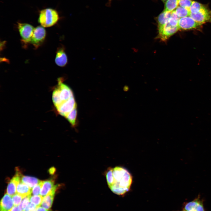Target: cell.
Listing matches in <instances>:
<instances>
[{
    "label": "cell",
    "mask_w": 211,
    "mask_h": 211,
    "mask_svg": "<svg viewBox=\"0 0 211 211\" xmlns=\"http://www.w3.org/2000/svg\"><path fill=\"white\" fill-rule=\"evenodd\" d=\"M106 177L108 185L115 194L122 195L130 190L132 182L130 173L125 168L116 166L107 171Z\"/></svg>",
    "instance_id": "cell-1"
},
{
    "label": "cell",
    "mask_w": 211,
    "mask_h": 211,
    "mask_svg": "<svg viewBox=\"0 0 211 211\" xmlns=\"http://www.w3.org/2000/svg\"><path fill=\"white\" fill-rule=\"evenodd\" d=\"M59 19V15L57 10L47 8L40 11L38 21L44 27H49L56 24Z\"/></svg>",
    "instance_id": "cell-2"
},
{
    "label": "cell",
    "mask_w": 211,
    "mask_h": 211,
    "mask_svg": "<svg viewBox=\"0 0 211 211\" xmlns=\"http://www.w3.org/2000/svg\"><path fill=\"white\" fill-rule=\"evenodd\" d=\"M63 80L62 78L58 79L57 85L54 90L61 101L62 104L74 96L72 90L63 83Z\"/></svg>",
    "instance_id": "cell-3"
},
{
    "label": "cell",
    "mask_w": 211,
    "mask_h": 211,
    "mask_svg": "<svg viewBox=\"0 0 211 211\" xmlns=\"http://www.w3.org/2000/svg\"><path fill=\"white\" fill-rule=\"evenodd\" d=\"M18 28L22 40L25 43H30L34 28L31 25L26 23H18Z\"/></svg>",
    "instance_id": "cell-4"
},
{
    "label": "cell",
    "mask_w": 211,
    "mask_h": 211,
    "mask_svg": "<svg viewBox=\"0 0 211 211\" xmlns=\"http://www.w3.org/2000/svg\"><path fill=\"white\" fill-rule=\"evenodd\" d=\"M203 23L198 22L190 16L180 18L178 26L179 30H188L200 28Z\"/></svg>",
    "instance_id": "cell-5"
},
{
    "label": "cell",
    "mask_w": 211,
    "mask_h": 211,
    "mask_svg": "<svg viewBox=\"0 0 211 211\" xmlns=\"http://www.w3.org/2000/svg\"><path fill=\"white\" fill-rule=\"evenodd\" d=\"M46 36V30L43 27L39 26L34 28L30 43L37 48L44 41Z\"/></svg>",
    "instance_id": "cell-6"
},
{
    "label": "cell",
    "mask_w": 211,
    "mask_h": 211,
    "mask_svg": "<svg viewBox=\"0 0 211 211\" xmlns=\"http://www.w3.org/2000/svg\"><path fill=\"white\" fill-rule=\"evenodd\" d=\"M178 30V26H172L168 22L163 27L158 28V33L157 38L162 41H166Z\"/></svg>",
    "instance_id": "cell-7"
},
{
    "label": "cell",
    "mask_w": 211,
    "mask_h": 211,
    "mask_svg": "<svg viewBox=\"0 0 211 211\" xmlns=\"http://www.w3.org/2000/svg\"><path fill=\"white\" fill-rule=\"evenodd\" d=\"M182 208V210L186 211H206L204 200L199 195L193 200L184 203Z\"/></svg>",
    "instance_id": "cell-8"
},
{
    "label": "cell",
    "mask_w": 211,
    "mask_h": 211,
    "mask_svg": "<svg viewBox=\"0 0 211 211\" xmlns=\"http://www.w3.org/2000/svg\"><path fill=\"white\" fill-rule=\"evenodd\" d=\"M76 106L77 104L73 96L56 109L60 115L66 117Z\"/></svg>",
    "instance_id": "cell-9"
},
{
    "label": "cell",
    "mask_w": 211,
    "mask_h": 211,
    "mask_svg": "<svg viewBox=\"0 0 211 211\" xmlns=\"http://www.w3.org/2000/svg\"><path fill=\"white\" fill-rule=\"evenodd\" d=\"M189 16L198 22L203 23H211V12L206 8L195 13H190Z\"/></svg>",
    "instance_id": "cell-10"
},
{
    "label": "cell",
    "mask_w": 211,
    "mask_h": 211,
    "mask_svg": "<svg viewBox=\"0 0 211 211\" xmlns=\"http://www.w3.org/2000/svg\"><path fill=\"white\" fill-rule=\"evenodd\" d=\"M55 62L57 66L62 67L65 66L68 64V57L63 46H61L57 48Z\"/></svg>",
    "instance_id": "cell-11"
},
{
    "label": "cell",
    "mask_w": 211,
    "mask_h": 211,
    "mask_svg": "<svg viewBox=\"0 0 211 211\" xmlns=\"http://www.w3.org/2000/svg\"><path fill=\"white\" fill-rule=\"evenodd\" d=\"M22 176L19 171H16V175L10 181L6 189L7 193L12 197L16 193V188L18 184L21 181Z\"/></svg>",
    "instance_id": "cell-12"
},
{
    "label": "cell",
    "mask_w": 211,
    "mask_h": 211,
    "mask_svg": "<svg viewBox=\"0 0 211 211\" xmlns=\"http://www.w3.org/2000/svg\"><path fill=\"white\" fill-rule=\"evenodd\" d=\"M59 186V185H55L53 188L43 198L41 206L47 209H49L51 207L55 192Z\"/></svg>",
    "instance_id": "cell-13"
},
{
    "label": "cell",
    "mask_w": 211,
    "mask_h": 211,
    "mask_svg": "<svg viewBox=\"0 0 211 211\" xmlns=\"http://www.w3.org/2000/svg\"><path fill=\"white\" fill-rule=\"evenodd\" d=\"M14 206L11 197L6 193L1 200L0 211H9Z\"/></svg>",
    "instance_id": "cell-14"
},
{
    "label": "cell",
    "mask_w": 211,
    "mask_h": 211,
    "mask_svg": "<svg viewBox=\"0 0 211 211\" xmlns=\"http://www.w3.org/2000/svg\"><path fill=\"white\" fill-rule=\"evenodd\" d=\"M32 189L27 184L21 181L18 184L16 188V193L20 195L23 198L30 195Z\"/></svg>",
    "instance_id": "cell-15"
},
{
    "label": "cell",
    "mask_w": 211,
    "mask_h": 211,
    "mask_svg": "<svg viewBox=\"0 0 211 211\" xmlns=\"http://www.w3.org/2000/svg\"><path fill=\"white\" fill-rule=\"evenodd\" d=\"M54 181L50 179L43 181L40 195L43 198L47 195L54 187Z\"/></svg>",
    "instance_id": "cell-16"
},
{
    "label": "cell",
    "mask_w": 211,
    "mask_h": 211,
    "mask_svg": "<svg viewBox=\"0 0 211 211\" xmlns=\"http://www.w3.org/2000/svg\"><path fill=\"white\" fill-rule=\"evenodd\" d=\"M172 12L163 11L156 18V21L158 23V28L163 27L168 23Z\"/></svg>",
    "instance_id": "cell-17"
},
{
    "label": "cell",
    "mask_w": 211,
    "mask_h": 211,
    "mask_svg": "<svg viewBox=\"0 0 211 211\" xmlns=\"http://www.w3.org/2000/svg\"><path fill=\"white\" fill-rule=\"evenodd\" d=\"M21 181L31 188L41 181L35 177L24 176H21Z\"/></svg>",
    "instance_id": "cell-18"
},
{
    "label": "cell",
    "mask_w": 211,
    "mask_h": 211,
    "mask_svg": "<svg viewBox=\"0 0 211 211\" xmlns=\"http://www.w3.org/2000/svg\"><path fill=\"white\" fill-rule=\"evenodd\" d=\"M179 5V0H167L164 5V11L172 12Z\"/></svg>",
    "instance_id": "cell-19"
},
{
    "label": "cell",
    "mask_w": 211,
    "mask_h": 211,
    "mask_svg": "<svg viewBox=\"0 0 211 211\" xmlns=\"http://www.w3.org/2000/svg\"><path fill=\"white\" fill-rule=\"evenodd\" d=\"M174 11L176 14L180 18L189 16L191 13L189 9L180 6H178Z\"/></svg>",
    "instance_id": "cell-20"
},
{
    "label": "cell",
    "mask_w": 211,
    "mask_h": 211,
    "mask_svg": "<svg viewBox=\"0 0 211 211\" xmlns=\"http://www.w3.org/2000/svg\"><path fill=\"white\" fill-rule=\"evenodd\" d=\"M205 8L204 6L201 4L193 1L189 10L191 13H195Z\"/></svg>",
    "instance_id": "cell-21"
},
{
    "label": "cell",
    "mask_w": 211,
    "mask_h": 211,
    "mask_svg": "<svg viewBox=\"0 0 211 211\" xmlns=\"http://www.w3.org/2000/svg\"><path fill=\"white\" fill-rule=\"evenodd\" d=\"M77 115V106L76 107L65 117L68 122L72 125L75 124Z\"/></svg>",
    "instance_id": "cell-22"
},
{
    "label": "cell",
    "mask_w": 211,
    "mask_h": 211,
    "mask_svg": "<svg viewBox=\"0 0 211 211\" xmlns=\"http://www.w3.org/2000/svg\"><path fill=\"white\" fill-rule=\"evenodd\" d=\"M43 197L40 195H31L30 198V202L37 207L41 206Z\"/></svg>",
    "instance_id": "cell-23"
},
{
    "label": "cell",
    "mask_w": 211,
    "mask_h": 211,
    "mask_svg": "<svg viewBox=\"0 0 211 211\" xmlns=\"http://www.w3.org/2000/svg\"><path fill=\"white\" fill-rule=\"evenodd\" d=\"M180 18L176 14L174 10L172 12L168 23L172 26H178V21Z\"/></svg>",
    "instance_id": "cell-24"
},
{
    "label": "cell",
    "mask_w": 211,
    "mask_h": 211,
    "mask_svg": "<svg viewBox=\"0 0 211 211\" xmlns=\"http://www.w3.org/2000/svg\"><path fill=\"white\" fill-rule=\"evenodd\" d=\"M31 195H29L23 198L20 204L18 206V208L21 211H24L26 207L29 203L30 198Z\"/></svg>",
    "instance_id": "cell-25"
},
{
    "label": "cell",
    "mask_w": 211,
    "mask_h": 211,
    "mask_svg": "<svg viewBox=\"0 0 211 211\" xmlns=\"http://www.w3.org/2000/svg\"><path fill=\"white\" fill-rule=\"evenodd\" d=\"M42 183L43 181H41L39 183L35 186L32 188V194L33 195H40Z\"/></svg>",
    "instance_id": "cell-26"
},
{
    "label": "cell",
    "mask_w": 211,
    "mask_h": 211,
    "mask_svg": "<svg viewBox=\"0 0 211 211\" xmlns=\"http://www.w3.org/2000/svg\"><path fill=\"white\" fill-rule=\"evenodd\" d=\"M193 1L191 0H179V5L181 7L189 9Z\"/></svg>",
    "instance_id": "cell-27"
},
{
    "label": "cell",
    "mask_w": 211,
    "mask_h": 211,
    "mask_svg": "<svg viewBox=\"0 0 211 211\" xmlns=\"http://www.w3.org/2000/svg\"><path fill=\"white\" fill-rule=\"evenodd\" d=\"M14 205L18 206L21 203L23 198L21 196L16 193L11 197Z\"/></svg>",
    "instance_id": "cell-28"
},
{
    "label": "cell",
    "mask_w": 211,
    "mask_h": 211,
    "mask_svg": "<svg viewBox=\"0 0 211 211\" xmlns=\"http://www.w3.org/2000/svg\"><path fill=\"white\" fill-rule=\"evenodd\" d=\"M37 207L35 205L30 202L24 211H34Z\"/></svg>",
    "instance_id": "cell-29"
},
{
    "label": "cell",
    "mask_w": 211,
    "mask_h": 211,
    "mask_svg": "<svg viewBox=\"0 0 211 211\" xmlns=\"http://www.w3.org/2000/svg\"><path fill=\"white\" fill-rule=\"evenodd\" d=\"M34 211H50L49 209H46L42 206L37 207Z\"/></svg>",
    "instance_id": "cell-30"
},
{
    "label": "cell",
    "mask_w": 211,
    "mask_h": 211,
    "mask_svg": "<svg viewBox=\"0 0 211 211\" xmlns=\"http://www.w3.org/2000/svg\"><path fill=\"white\" fill-rule=\"evenodd\" d=\"M56 171V169L54 167H52L50 168L49 170V173L51 174H53Z\"/></svg>",
    "instance_id": "cell-31"
},
{
    "label": "cell",
    "mask_w": 211,
    "mask_h": 211,
    "mask_svg": "<svg viewBox=\"0 0 211 211\" xmlns=\"http://www.w3.org/2000/svg\"><path fill=\"white\" fill-rule=\"evenodd\" d=\"M9 211H21L18 208V206L14 205Z\"/></svg>",
    "instance_id": "cell-32"
},
{
    "label": "cell",
    "mask_w": 211,
    "mask_h": 211,
    "mask_svg": "<svg viewBox=\"0 0 211 211\" xmlns=\"http://www.w3.org/2000/svg\"><path fill=\"white\" fill-rule=\"evenodd\" d=\"M112 0H108V2L107 3V4H106V5L107 6L110 7V6L111 5V1Z\"/></svg>",
    "instance_id": "cell-33"
},
{
    "label": "cell",
    "mask_w": 211,
    "mask_h": 211,
    "mask_svg": "<svg viewBox=\"0 0 211 211\" xmlns=\"http://www.w3.org/2000/svg\"><path fill=\"white\" fill-rule=\"evenodd\" d=\"M164 2L166 1L167 0H161Z\"/></svg>",
    "instance_id": "cell-34"
},
{
    "label": "cell",
    "mask_w": 211,
    "mask_h": 211,
    "mask_svg": "<svg viewBox=\"0 0 211 211\" xmlns=\"http://www.w3.org/2000/svg\"><path fill=\"white\" fill-rule=\"evenodd\" d=\"M185 211V210H178V211Z\"/></svg>",
    "instance_id": "cell-35"
}]
</instances>
